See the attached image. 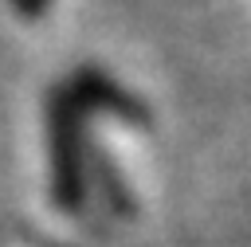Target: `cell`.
Masks as SVG:
<instances>
[{
    "mask_svg": "<svg viewBox=\"0 0 251 247\" xmlns=\"http://www.w3.org/2000/svg\"><path fill=\"white\" fill-rule=\"evenodd\" d=\"M47 118V176L51 200L59 212H78L90 192V133L86 110L71 94V86H55L43 106Z\"/></svg>",
    "mask_w": 251,
    "mask_h": 247,
    "instance_id": "obj_1",
    "label": "cell"
},
{
    "mask_svg": "<svg viewBox=\"0 0 251 247\" xmlns=\"http://www.w3.org/2000/svg\"><path fill=\"white\" fill-rule=\"evenodd\" d=\"M67 86H71V94L78 98L82 110H106V114H118V118H126L133 125H149V106L137 94H129L122 82H114L106 71H98V67L75 71V78Z\"/></svg>",
    "mask_w": 251,
    "mask_h": 247,
    "instance_id": "obj_2",
    "label": "cell"
},
{
    "mask_svg": "<svg viewBox=\"0 0 251 247\" xmlns=\"http://www.w3.org/2000/svg\"><path fill=\"white\" fill-rule=\"evenodd\" d=\"M90 180L98 184L102 200H106L118 216H133V196H129L126 180H122V173L110 169V157H106L98 145H90Z\"/></svg>",
    "mask_w": 251,
    "mask_h": 247,
    "instance_id": "obj_3",
    "label": "cell"
},
{
    "mask_svg": "<svg viewBox=\"0 0 251 247\" xmlns=\"http://www.w3.org/2000/svg\"><path fill=\"white\" fill-rule=\"evenodd\" d=\"M47 8H51V0H12V12H16V16H24V20L43 16Z\"/></svg>",
    "mask_w": 251,
    "mask_h": 247,
    "instance_id": "obj_4",
    "label": "cell"
}]
</instances>
